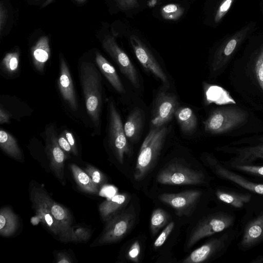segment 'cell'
Masks as SVG:
<instances>
[{
	"instance_id": "cell-1",
	"label": "cell",
	"mask_w": 263,
	"mask_h": 263,
	"mask_svg": "<svg viewBox=\"0 0 263 263\" xmlns=\"http://www.w3.org/2000/svg\"><path fill=\"white\" fill-rule=\"evenodd\" d=\"M246 209L236 238L237 247L242 251H249L263 243V202L256 203L253 199Z\"/></svg>"
},
{
	"instance_id": "cell-2",
	"label": "cell",
	"mask_w": 263,
	"mask_h": 263,
	"mask_svg": "<svg viewBox=\"0 0 263 263\" xmlns=\"http://www.w3.org/2000/svg\"><path fill=\"white\" fill-rule=\"evenodd\" d=\"M80 74L87 112L94 125L98 126L102 104L100 73L92 63L83 62Z\"/></svg>"
},
{
	"instance_id": "cell-3",
	"label": "cell",
	"mask_w": 263,
	"mask_h": 263,
	"mask_svg": "<svg viewBox=\"0 0 263 263\" xmlns=\"http://www.w3.org/2000/svg\"><path fill=\"white\" fill-rule=\"evenodd\" d=\"M167 133L168 128L165 125L159 128H150L138 154L134 174L136 180L143 179L154 166Z\"/></svg>"
},
{
	"instance_id": "cell-4",
	"label": "cell",
	"mask_w": 263,
	"mask_h": 263,
	"mask_svg": "<svg viewBox=\"0 0 263 263\" xmlns=\"http://www.w3.org/2000/svg\"><path fill=\"white\" fill-rule=\"evenodd\" d=\"M236 220V215L231 209L218 211L206 215L193 230L186 247L190 248L204 237L234 227Z\"/></svg>"
},
{
	"instance_id": "cell-5",
	"label": "cell",
	"mask_w": 263,
	"mask_h": 263,
	"mask_svg": "<svg viewBox=\"0 0 263 263\" xmlns=\"http://www.w3.org/2000/svg\"><path fill=\"white\" fill-rule=\"evenodd\" d=\"M237 229L234 227L219 233L218 235L194 250L183 260V262H202L222 256L237 238Z\"/></svg>"
},
{
	"instance_id": "cell-6",
	"label": "cell",
	"mask_w": 263,
	"mask_h": 263,
	"mask_svg": "<svg viewBox=\"0 0 263 263\" xmlns=\"http://www.w3.org/2000/svg\"><path fill=\"white\" fill-rule=\"evenodd\" d=\"M248 114L237 107H225L213 110L204 121V129L211 134H220L229 132L241 125Z\"/></svg>"
},
{
	"instance_id": "cell-7",
	"label": "cell",
	"mask_w": 263,
	"mask_h": 263,
	"mask_svg": "<svg viewBox=\"0 0 263 263\" xmlns=\"http://www.w3.org/2000/svg\"><path fill=\"white\" fill-rule=\"evenodd\" d=\"M136 220V214L130 208L122 210L109 220L95 246L116 242L123 238L131 230Z\"/></svg>"
},
{
	"instance_id": "cell-8",
	"label": "cell",
	"mask_w": 263,
	"mask_h": 263,
	"mask_svg": "<svg viewBox=\"0 0 263 263\" xmlns=\"http://www.w3.org/2000/svg\"><path fill=\"white\" fill-rule=\"evenodd\" d=\"M158 182L167 185H196L205 182L204 174L177 163L165 166L157 176Z\"/></svg>"
},
{
	"instance_id": "cell-9",
	"label": "cell",
	"mask_w": 263,
	"mask_h": 263,
	"mask_svg": "<svg viewBox=\"0 0 263 263\" xmlns=\"http://www.w3.org/2000/svg\"><path fill=\"white\" fill-rule=\"evenodd\" d=\"M108 136L114 154L119 162L122 164L125 155H129L131 149L120 115L113 101L109 105Z\"/></svg>"
},
{
	"instance_id": "cell-10",
	"label": "cell",
	"mask_w": 263,
	"mask_h": 263,
	"mask_svg": "<svg viewBox=\"0 0 263 263\" xmlns=\"http://www.w3.org/2000/svg\"><path fill=\"white\" fill-rule=\"evenodd\" d=\"M179 107L176 96L165 90L159 91L153 102L151 128H159L172 120Z\"/></svg>"
},
{
	"instance_id": "cell-11",
	"label": "cell",
	"mask_w": 263,
	"mask_h": 263,
	"mask_svg": "<svg viewBox=\"0 0 263 263\" xmlns=\"http://www.w3.org/2000/svg\"><path fill=\"white\" fill-rule=\"evenodd\" d=\"M206 164L219 178L239 186L253 194L263 197V184L248 180L243 176L222 164L211 156L205 158Z\"/></svg>"
},
{
	"instance_id": "cell-12",
	"label": "cell",
	"mask_w": 263,
	"mask_h": 263,
	"mask_svg": "<svg viewBox=\"0 0 263 263\" xmlns=\"http://www.w3.org/2000/svg\"><path fill=\"white\" fill-rule=\"evenodd\" d=\"M130 43L137 59L142 67L159 79L165 89L168 88L170 84L167 75L150 50L135 35L130 37Z\"/></svg>"
},
{
	"instance_id": "cell-13",
	"label": "cell",
	"mask_w": 263,
	"mask_h": 263,
	"mask_svg": "<svg viewBox=\"0 0 263 263\" xmlns=\"http://www.w3.org/2000/svg\"><path fill=\"white\" fill-rule=\"evenodd\" d=\"M102 45L132 85L136 88H139L140 83L137 71L126 53L118 46L115 38L110 35L106 36Z\"/></svg>"
},
{
	"instance_id": "cell-14",
	"label": "cell",
	"mask_w": 263,
	"mask_h": 263,
	"mask_svg": "<svg viewBox=\"0 0 263 263\" xmlns=\"http://www.w3.org/2000/svg\"><path fill=\"white\" fill-rule=\"evenodd\" d=\"M30 197L32 203L36 217L39 219L44 226L62 242H69L63 230L57 222L51 213L50 210L43 199L39 190V187L33 186L30 193Z\"/></svg>"
},
{
	"instance_id": "cell-15",
	"label": "cell",
	"mask_w": 263,
	"mask_h": 263,
	"mask_svg": "<svg viewBox=\"0 0 263 263\" xmlns=\"http://www.w3.org/2000/svg\"><path fill=\"white\" fill-rule=\"evenodd\" d=\"M46 152L50 161L51 168L55 176L62 180L64 178V162L66 153L59 144L54 126L49 125L45 130Z\"/></svg>"
},
{
	"instance_id": "cell-16",
	"label": "cell",
	"mask_w": 263,
	"mask_h": 263,
	"mask_svg": "<svg viewBox=\"0 0 263 263\" xmlns=\"http://www.w3.org/2000/svg\"><path fill=\"white\" fill-rule=\"evenodd\" d=\"M201 194L200 191H188L176 194L164 193L159 196V199L172 207L178 215H189L195 208Z\"/></svg>"
},
{
	"instance_id": "cell-17",
	"label": "cell",
	"mask_w": 263,
	"mask_h": 263,
	"mask_svg": "<svg viewBox=\"0 0 263 263\" xmlns=\"http://www.w3.org/2000/svg\"><path fill=\"white\" fill-rule=\"evenodd\" d=\"M250 28L246 26L224 41L216 51L211 67L214 71L221 68L230 59L238 45L246 37Z\"/></svg>"
},
{
	"instance_id": "cell-18",
	"label": "cell",
	"mask_w": 263,
	"mask_h": 263,
	"mask_svg": "<svg viewBox=\"0 0 263 263\" xmlns=\"http://www.w3.org/2000/svg\"><path fill=\"white\" fill-rule=\"evenodd\" d=\"M39 190L51 213L63 230L69 241L75 242L72 226V217L69 210L54 201L44 190L39 188Z\"/></svg>"
},
{
	"instance_id": "cell-19",
	"label": "cell",
	"mask_w": 263,
	"mask_h": 263,
	"mask_svg": "<svg viewBox=\"0 0 263 263\" xmlns=\"http://www.w3.org/2000/svg\"><path fill=\"white\" fill-rule=\"evenodd\" d=\"M60 93L69 107L73 111L78 109V103L71 77L66 62L60 59V71L58 80Z\"/></svg>"
},
{
	"instance_id": "cell-20",
	"label": "cell",
	"mask_w": 263,
	"mask_h": 263,
	"mask_svg": "<svg viewBox=\"0 0 263 263\" xmlns=\"http://www.w3.org/2000/svg\"><path fill=\"white\" fill-rule=\"evenodd\" d=\"M217 199L230 209L246 208L253 200V194L231 189H217L215 192Z\"/></svg>"
},
{
	"instance_id": "cell-21",
	"label": "cell",
	"mask_w": 263,
	"mask_h": 263,
	"mask_svg": "<svg viewBox=\"0 0 263 263\" xmlns=\"http://www.w3.org/2000/svg\"><path fill=\"white\" fill-rule=\"evenodd\" d=\"M130 197L126 193L116 194L107 199L99 205L102 219L106 221L121 211L129 201Z\"/></svg>"
},
{
	"instance_id": "cell-22",
	"label": "cell",
	"mask_w": 263,
	"mask_h": 263,
	"mask_svg": "<svg viewBox=\"0 0 263 263\" xmlns=\"http://www.w3.org/2000/svg\"><path fill=\"white\" fill-rule=\"evenodd\" d=\"M236 156L224 164H251L257 159H263V143L230 151Z\"/></svg>"
},
{
	"instance_id": "cell-23",
	"label": "cell",
	"mask_w": 263,
	"mask_h": 263,
	"mask_svg": "<svg viewBox=\"0 0 263 263\" xmlns=\"http://www.w3.org/2000/svg\"><path fill=\"white\" fill-rule=\"evenodd\" d=\"M144 116L142 110L134 108L128 115L124 126L125 135L128 141H137L141 135L143 126Z\"/></svg>"
},
{
	"instance_id": "cell-24",
	"label": "cell",
	"mask_w": 263,
	"mask_h": 263,
	"mask_svg": "<svg viewBox=\"0 0 263 263\" xmlns=\"http://www.w3.org/2000/svg\"><path fill=\"white\" fill-rule=\"evenodd\" d=\"M32 62L36 69L41 73L50 55L49 39L47 36L41 37L31 49Z\"/></svg>"
},
{
	"instance_id": "cell-25",
	"label": "cell",
	"mask_w": 263,
	"mask_h": 263,
	"mask_svg": "<svg viewBox=\"0 0 263 263\" xmlns=\"http://www.w3.org/2000/svg\"><path fill=\"white\" fill-rule=\"evenodd\" d=\"M96 62L101 72L114 88L119 93H123V85L114 66L99 52L96 54Z\"/></svg>"
},
{
	"instance_id": "cell-26",
	"label": "cell",
	"mask_w": 263,
	"mask_h": 263,
	"mask_svg": "<svg viewBox=\"0 0 263 263\" xmlns=\"http://www.w3.org/2000/svg\"><path fill=\"white\" fill-rule=\"evenodd\" d=\"M174 116L183 133L190 135L196 129L197 117L191 108L187 107H178Z\"/></svg>"
},
{
	"instance_id": "cell-27",
	"label": "cell",
	"mask_w": 263,
	"mask_h": 263,
	"mask_svg": "<svg viewBox=\"0 0 263 263\" xmlns=\"http://www.w3.org/2000/svg\"><path fill=\"white\" fill-rule=\"evenodd\" d=\"M70 170L78 186L84 192L90 194H98L99 188L90 176L80 167L74 163L70 166Z\"/></svg>"
},
{
	"instance_id": "cell-28",
	"label": "cell",
	"mask_w": 263,
	"mask_h": 263,
	"mask_svg": "<svg viewBox=\"0 0 263 263\" xmlns=\"http://www.w3.org/2000/svg\"><path fill=\"white\" fill-rule=\"evenodd\" d=\"M18 227V218L9 207L5 206L0 211V234L4 237L11 236Z\"/></svg>"
},
{
	"instance_id": "cell-29",
	"label": "cell",
	"mask_w": 263,
	"mask_h": 263,
	"mask_svg": "<svg viewBox=\"0 0 263 263\" xmlns=\"http://www.w3.org/2000/svg\"><path fill=\"white\" fill-rule=\"evenodd\" d=\"M0 147L9 156L17 160L22 158V152L15 139L7 132L0 131Z\"/></svg>"
},
{
	"instance_id": "cell-30",
	"label": "cell",
	"mask_w": 263,
	"mask_h": 263,
	"mask_svg": "<svg viewBox=\"0 0 263 263\" xmlns=\"http://www.w3.org/2000/svg\"><path fill=\"white\" fill-rule=\"evenodd\" d=\"M207 97L210 102H214L218 105L236 104L229 92L218 86H212L209 88Z\"/></svg>"
},
{
	"instance_id": "cell-31",
	"label": "cell",
	"mask_w": 263,
	"mask_h": 263,
	"mask_svg": "<svg viewBox=\"0 0 263 263\" xmlns=\"http://www.w3.org/2000/svg\"><path fill=\"white\" fill-rule=\"evenodd\" d=\"M169 219L168 214L161 209H157L152 213L151 218V230L153 235H156L164 227Z\"/></svg>"
},
{
	"instance_id": "cell-32",
	"label": "cell",
	"mask_w": 263,
	"mask_h": 263,
	"mask_svg": "<svg viewBox=\"0 0 263 263\" xmlns=\"http://www.w3.org/2000/svg\"><path fill=\"white\" fill-rule=\"evenodd\" d=\"M226 167L235 171L263 178V165L251 164H224Z\"/></svg>"
},
{
	"instance_id": "cell-33",
	"label": "cell",
	"mask_w": 263,
	"mask_h": 263,
	"mask_svg": "<svg viewBox=\"0 0 263 263\" xmlns=\"http://www.w3.org/2000/svg\"><path fill=\"white\" fill-rule=\"evenodd\" d=\"M20 62V53L17 51L7 53L3 58L2 68L9 74L15 73L18 68Z\"/></svg>"
},
{
	"instance_id": "cell-34",
	"label": "cell",
	"mask_w": 263,
	"mask_h": 263,
	"mask_svg": "<svg viewBox=\"0 0 263 263\" xmlns=\"http://www.w3.org/2000/svg\"><path fill=\"white\" fill-rule=\"evenodd\" d=\"M84 171L90 176L93 182L99 187L104 185L107 181L106 177L103 173L91 164H87Z\"/></svg>"
},
{
	"instance_id": "cell-35",
	"label": "cell",
	"mask_w": 263,
	"mask_h": 263,
	"mask_svg": "<svg viewBox=\"0 0 263 263\" xmlns=\"http://www.w3.org/2000/svg\"><path fill=\"white\" fill-rule=\"evenodd\" d=\"M183 13V9L179 5L171 4L165 5L162 9V16L168 20H176Z\"/></svg>"
},
{
	"instance_id": "cell-36",
	"label": "cell",
	"mask_w": 263,
	"mask_h": 263,
	"mask_svg": "<svg viewBox=\"0 0 263 263\" xmlns=\"http://www.w3.org/2000/svg\"><path fill=\"white\" fill-rule=\"evenodd\" d=\"M255 70L258 83L263 91V45L256 61Z\"/></svg>"
},
{
	"instance_id": "cell-37",
	"label": "cell",
	"mask_w": 263,
	"mask_h": 263,
	"mask_svg": "<svg viewBox=\"0 0 263 263\" xmlns=\"http://www.w3.org/2000/svg\"><path fill=\"white\" fill-rule=\"evenodd\" d=\"M73 232L75 237V242L86 241L91 236L90 230L83 227H73Z\"/></svg>"
},
{
	"instance_id": "cell-38",
	"label": "cell",
	"mask_w": 263,
	"mask_h": 263,
	"mask_svg": "<svg viewBox=\"0 0 263 263\" xmlns=\"http://www.w3.org/2000/svg\"><path fill=\"white\" fill-rule=\"evenodd\" d=\"M174 227V223L172 221L170 222L163 230L160 234L156 239L154 243L155 248H159L165 242L168 236L170 235Z\"/></svg>"
},
{
	"instance_id": "cell-39",
	"label": "cell",
	"mask_w": 263,
	"mask_h": 263,
	"mask_svg": "<svg viewBox=\"0 0 263 263\" xmlns=\"http://www.w3.org/2000/svg\"><path fill=\"white\" fill-rule=\"evenodd\" d=\"M234 1V0L222 1L215 16L214 21L216 23L219 22L223 17L226 14Z\"/></svg>"
},
{
	"instance_id": "cell-40",
	"label": "cell",
	"mask_w": 263,
	"mask_h": 263,
	"mask_svg": "<svg viewBox=\"0 0 263 263\" xmlns=\"http://www.w3.org/2000/svg\"><path fill=\"white\" fill-rule=\"evenodd\" d=\"M141 253V247L138 240L134 241L130 246L127 252V257L130 260L138 262Z\"/></svg>"
},
{
	"instance_id": "cell-41",
	"label": "cell",
	"mask_w": 263,
	"mask_h": 263,
	"mask_svg": "<svg viewBox=\"0 0 263 263\" xmlns=\"http://www.w3.org/2000/svg\"><path fill=\"white\" fill-rule=\"evenodd\" d=\"M118 7L124 10L131 9L138 6V0H115Z\"/></svg>"
},
{
	"instance_id": "cell-42",
	"label": "cell",
	"mask_w": 263,
	"mask_h": 263,
	"mask_svg": "<svg viewBox=\"0 0 263 263\" xmlns=\"http://www.w3.org/2000/svg\"><path fill=\"white\" fill-rule=\"evenodd\" d=\"M58 141L59 145L65 153L70 154L72 152L71 146L63 133L59 136Z\"/></svg>"
},
{
	"instance_id": "cell-43",
	"label": "cell",
	"mask_w": 263,
	"mask_h": 263,
	"mask_svg": "<svg viewBox=\"0 0 263 263\" xmlns=\"http://www.w3.org/2000/svg\"><path fill=\"white\" fill-rule=\"evenodd\" d=\"M63 133L66 137L67 141H68L69 143L71 146L72 149V153L74 155L77 156L78 155V151L77 149L74 138L71 132L66 130H64Z\"/></svg>"
},
{
	"instance_id": "cell-44",
	"label": "cell",
	"mask_w": 263,
	"mask_h": 263,
	"mask_svg": "<svg viewBox=\"0 0 263 263\" xmlns=\"http://www.w3.org/2000/svg\"><path fill=\"white\" fill-rule=\"evenodd\" d=\"M56 262L57 263H71L72 260L67 254L60 252L57 254Z\"/></svg>"
},
{
	"instance_id": "cell-45",
	"label": "cell",
	"mask_w": 263,
	"mask_h": 263,
	"mask_svg": "<svg viewBox=\"0 0 263 263\" xmlns=\"http://www.w3.org/2000/svg\"><path fill=\"white\" fill-rule=\"evenodd\" d=\"M10 115L1 106L0 108V123L3 124L9 123L10 121Z\"/></svg>"
},
{
	"instance_id": "cell-46",
	"label": "cell",
	"mask_w": 263,
	"mask_h": 263,
	"mask_svg": "<svg viewBox=\"0 0 263 263\" xmlns=\"http://www.w3.org/2000/svg\"><path fill=\"white\" fill-rule=\"evenodd\" d=\"M6 21V12L5 8L3 7V5L1 4L0 8V29L1 33L2 32L3 27L4 26Z\"/></svg>"
},
{
	"instance_id": "cell-47",
	"label": "cell",
	"mask_w": 263,
	"mask_h": 263,
	"mask_svg": "<svg viewBox=\"0 0 263 263\" xmlns=\"http://www.w3.org/2000/svg\"><path fill=\"white\" fill-rule=\"evenodd\" d=\"M250 263H263V255H258L255 258L252 260Z\"/></svg>"
},
{
	"instance_id": "cell-48",
	"label": "cell",
	"mask_w": 263,
	"mask_h": 263,
	"mask_svg": "<svg viewBox=\"0 0 263 263\" xmlns=\"http://www.w3.org/2000/svg\"><path fill=\"white\" fill-rule=\"evenodd\" d=\"M76 1H77L79 2H83L85 1V0H76Z\"/></svg>"
}]
</instances>
